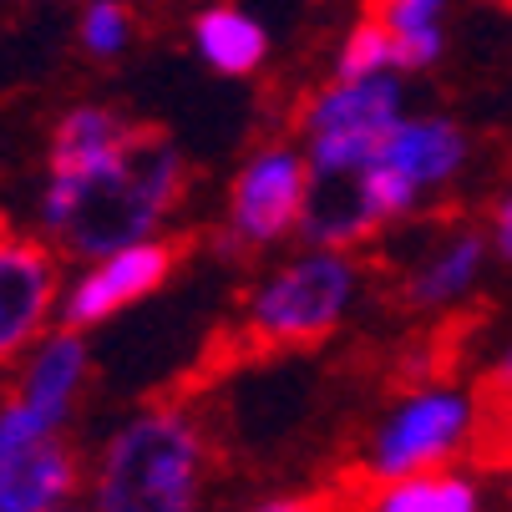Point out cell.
I'll return each instance as SVG.
<instances>
[{
  "instance_id": "obj_1",
  "label": "cell",
  "mask_w": 512,
  "mask_h": 512,
  "mask_svg": "<svg viewBox=\"0 0 512 512\" xmlns=\"http://www.w3.org/2000/svg\"><path fill=\"white\" fill-rule=\"evenodd\" d=\"M183 193V158L168 137L142 132L97 178H56L41 188V229L56 249L77 259H107L117 249L158 239V224Z\"/></svg>"
},
{
  "instance_id": "obj_2",
  "label": "cell",
  "mask_w": 512,
  "mask_h": 512,
  "mask_svg": "<svg viewBox=\"0 0 512 512\" xmlns=\"http://www.w3.org/2000/svg\"><path fill=\"white\" fill-rule=\"evenodd\" d=\"M203 472L208 447L188 411H137L107 436L97 457L92 512H198Z\"/></svg>"
},
{
  "instance_id": "obj_3",
  "label": "cell",
  "mask_w": 512,
  "mask_h": 512,
  "mask_svg": "<svg viewBox=\"0 0 512 512\" xmlns=\"http://www.w3.org/2000/svg\"><path fill=\"white\" fill-rule=\"evenodd\" d=\"M360 289V269L340 249H310L274 269L249 295V330L269 345H305L330 335Z\"/></svg>"
},
{
  "instance_id": "obj_4",
  "label": "cell",
  "mask_w": 512,
  "mask_h": 512,
  "mask_svg": "<svg viewBox=\"0 0 512 512\" xmlns=\"http://www.w3.org/2000/svg\"><path fill=\"white\" fill-rule=\"evenodd\" d=\"M401 77L371 82H330L305 107V163L310 178H360L381 158L386 132L406 117L401 112Z\"/></svg>"
},
{
  "instance_id": "obj_5",
  "label": "cell",
  "mask_w": 512,
  "mask_h": 512,
  "mask_svg": "<svg viewBox=\"0 0 512 512\" xmlns=\"http://www.w3.org/2000/svg\"><path fill=\"white\" fill-rule=\"evenodd\" d=\"M472 431H477V406L467 391H457V386L411 391L376 426L365 467L381 477V487L401 482V477H421V472H442L467 447Z\"/></svg>"
},
{
  "instance_id": "obj_6",
  "label": "cell",
  "mask_w": 512,
  "mask_h": 512,
  "mask_svg": "<svg viewBox=\"0 0 512 512\" xmlns=\"http://www.w3.org/2000/svg\"><path fill=\"white\" fill-rule=\"evenodd\" d=\"M56 249L26 234H0V365L26 360L61 315Z\"/></svg>"
},
{
  "instance_id": "obj_7",
  "label": "cell",
  "mask_w": 512,
  "mask_h": 512,
  "mask_svg": "<svg viewBox=\"0 0 512 512\" xmlns=\"http://www.w3.org/2000/svg\"><path fill=\"white\" fill-rule=\"evenodd\" d=\"M310 198V163L295 148H259L229 198V229L239 244H274L300 229V213Z\"/></svg>"
},
{
  "instance_id": "obj_8",
  "label": "cell",
  "mask_w": 512,
  "mask_h": 512,
  "mask_svg": "<svg viewBox=\"0 0 512 512\" xmlns=\"http://www.w3.org/2000/svg\"><path fill=\"white\" fill-rule=\"evenodd\" d=\"M168 269H173V244H163V239L117 249L107 259H92L77 279L61 289V325L82 335V330L122 315L127 305L148 300L153 289L168 279Z\"/></svg>"
},
{
  "instance_id": "obj_9",
  "label": "cell",
  "mask_w": 512,
  "mask_h": 512,
  "mask_svg": "<svg viewBox=\"0 0 512 512\" xmlns=\"http://www.w3.org/2000/svg\"><path fill=\"white\" fill-rule=\"evenodd\" d=\"M92 376V355H87V340L77 330H51L26 360H21V376H16V391L11 401H21L36 421H46L56 436L61 426L71 421L82 401V386Z\"/></svg>"
},
{
  "instance_id": "obj_10",
  "label": "cell",
  "mask_w": 512,
  "mask_h": 512,
  "mask_svg": "<svg viewBox=\"0 0 512 512\" xmlns=\"http://www.w3.org/2000/svg\"><path fill=\"white\" fill-rule=\"evenodd\" d=\"M381 168L401 173L411 188H442L467 163V137L447 117H401L381 142Z\"/></svg>"
},
{
  "instance_id": "obj_11",
  "label": "cell",
  "mask_w": 512,
  "mask_h": 512,
  "mask_svg": "<svg viewBox=\"0 0 512 512\" xmlns=\"http://www.w3.org/2000/svg\"><path fill=\"white\" fill-rule=\"evenodd\" d=\"M137 127L112 107H71L51 132V173L56 178H97L132 148Z\"/></svg>"
},
{
  "instance_id": "obj_12",
  "label": "cell",
  "mask_w": 512,
  "mask_h": 512,
  "mask_svg": "<svg viewBox=\"0 0 512 512\" xmlns=\"http://www.w3.org/2000/svg\"><path fill=\"white\" fill-rule=\"evenodd\" d=\"M82 487V467L61 442L0 467V512H61Z\"/></svg>"
},
{
  "instance_id": "obj_13",
  "label": "cell",
  "mask_w": 512,
  "mask_h": 512,
  "mask_svg": "<svg viewBox=\"0 0 512 512\" xmlns=\"http://www.w3.org/2000/svg\"><path fill=\"white\" fill-rule=\"evenodd\" d=\"M376 229V213L360 193V178H310V198L300 213V234L310 249H350Z\"/></svg>"
},
{
  "instance_id": "obj_14",
  "label": "cell",
  "mask_w": 512,
  "mask_h": 512,
  "mask_svg": "<svg viewBox=\"0 0 512 512\" xmlns=\"http://www.w3.org/2000/svg\"><path fill=\"white\" fill-rule=\"evenodd\" d=\"M482 264H487V239L472 234V229H467V234H452L447 244H436V249L416 264V274L406 279V295H411V305H421V310L457 305L467 289L477 284Z\"/></svg>"
},
{
  "instance_id": "obj_15",
  "label": "cell",
  "mask_w": 512,
  "mask_h": 512,
  "mask_svg": "<svg viewBox=\"0 0 512 512\" xmlns=\"http://www.w3.org/2000/svg\"><path fill=\"white\" fill-rule=\"evenodd\" d=\"M193 46H198V56L218 71V77H249V71L264 66L269 36L239 6H208L198 16V26H193Z\"/></svg>"
},
{
  "instance_id": "obj_16",
  "label": "cell",
  "mask_w": 512,
  "mask_h": 512,
  "mask_svg": "<svg viewBox=\"0 0 512 512\" xmlns=\"http://www.w3.org/2000/svg\"><path fill=\"white\" fill-rule=\"evenodd\" d=\"M477 482H467L462 472H421V477H401L386 482L376 497V512H477Z\"/></svg>"
},
{
  "instance_id": "obj_17",
  "label": "cell",
  "mask_w": 512,
  "mask_h": 512,
  "mask_svg": "<svg viewBox=\"0 0 512 512\" xmlns=\"http://www.w3.org/2000/svg\"><path fill=\"white\" fill-rule=\"evenodd\" d=\"M386 71H396V41L371 16L345 36L340 61H335V82H371V77H386Z\"/></svg>"
},
{
  "instance_id": "obj_18",
  "label": "cell",
  "mask_w": 512,
  "mask_h": 512,
  "mask_svg": "<svg viewBox=\"0 0 512 512\" xmlns=\"http://www.w3.org/2000/svg\"><path fill=\"white\" fill-rule=\"evenodd\" d=\"M77 36H82V46H87L97 61H112V56H122L127 41H132V16H127L122 0H92V6L82 11Z\"/></svg>"
},
{
  "instance_id": "obj_19",
  "label": "cell",
  "mask_w": 512,
  "mask_h": 512,
  "mask_svg": "<svg viewBox=\"0 0 512 512\" xmlns=\"http://www.w3.org/2000/svg\"><path fill=\"white\" fill-rule=\"evenodd\" d=\"M360 193H365V203H371L376 224L411 213V208H416V198H421V188H411L401 173H391V168H381V163H371V168L360 173Z\"/></svg>"
},
{
  "instance_id": "obj_20",
  "label": "cell",
  "mask_w": 512,
  "mask_h": 512,
  "mask_svg": "<svg viewBox=\"0 0 512 512\" xmlns=\"http://www.w3.org/2000/svg\"><path fill=\"white\" fill-rule=\"evenodd\" d=\"M442 11H447V0H381L376 21L391 36H416V31H436V26H442Z\"/></svg>"
},
{
  "instance_id": "obj_21",
  "label": "cell",
  "mask_w": 512,
  "mask_h": 512,
  "mask_svg": "<svg viewBox=\"0 0 512 512\" xmlns=\"http://www.w3.org/2000/svg\"><path fill=\"white\" fill-rule=\"evenodd\" d=\"M396 41V77H401V71H426L436 56H442V26H436V31H416V36H391Z\"/></svg>"
},
{
  "instance_id": "obj_22",
  "label": "cell",
  "mask_w": 512,
  "mask_h": 512,
  "mask_svg": "<svg viewBox=\"0 0 512 512\" xmlns=\"http://www.w3.org/2000/svg\"><path fill=\"white\" fill-rule=\"evenodd\" d=\"M492 249H497L502 259H512V188L502 193V203H497V213H492Z\"/></svg>"
},
{
  "instance_id": "obj_23",
  "label": "cell",
  "mask_w": 512,
  "mask_h": 512,
  "mask_svg": "<svg viewBox=\"0 0 512 512\" xmlns=\"http://www.w3.org/2000/svg\"><path fill=\"white\" fill-rule=\"evenodd\" d=\"M249 512H315V502H305V497H269V502L249 507Z\"/></svg>"
},
{
  "instance_id": "obj_24",
  "label": "cell",
  "mask_w": 512,
  "mask_h": 512,
  "mask_svg": "<svg viewBox=\"0 0 512 512\" xmlns=\"http://www.w3.org/2000/svg\"><path fill=\"white\" fill-rule=\"evenodd\" d=\"M492 376H497V386H502V391H512V345L502 350V360H497V371H492Z\"/></svg>"
},
{
  "instance_id": "obj_25",
  "label": "cell",
  "mask_w": 512,
  "mask_h": 512,
  "mask_svg": "<svg viewBox=\"0 0 512 512\" xmlns=\"http://www.w3.org/2000/svg\"><path fill=\"white\" fill-rule=\"evenodd\" d=\"M61 512H92V507H61Z\"/></svg>"
},
{
  "instance_id": "obj_26",
  "label": "cell",
  "mask_w": 512,
  "mask_h": 512,
  "mask_svg": "<svg viewBox=\"0 0 512 512\" xmlns=\"http://www.w3.org/2000/svg\"><path fill=\"white\" fill-rule=\"evenodd\" d=\"M492 6H512V0H492Z\"/></svg>"
}]
</instances>
